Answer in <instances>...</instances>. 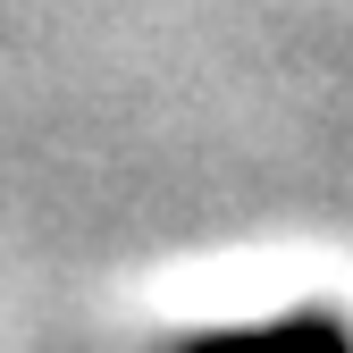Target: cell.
Masks as SVG:
<instances>
[{
    "label": "cell",
    "mask_w": 353,
    "mask_h": 353,
    "mask_svg": "<svg viewBox=\"0 0 353 353\" xmlns=\"http://www.w3.org/2000/svg\"><path fill=\"white\" fill-rule=\"evenodd\" d=\"M176 353H353V328L336 312H286V320H252V328H210Z\"/></svg>",
    "instance_id": "cell-1"
}]
</instances>
